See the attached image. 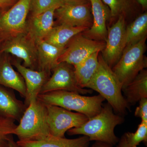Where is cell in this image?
<instances>
[{
  "label": "cell",
  "mask_w": 147,
  "mask_h": 147,
  "mask_svg": "<svg viewBox=\"0 0 147 147\" xmlns=\"http://www.w3.org/2000/svg\"><path fill=\"white\" fill-rule=\"evenodd\" d=\"M64 3L63 0H31L29 13L30 16L38 15L53 7L58 8Z\"/></svg>",
  "instance_id": "484cf974"
},
{
  "label": "cell",
  "mask_w": 147,
  "mask_h": 147,
  "mask_svg": "<svg viewBox=\"0 0 147 147\" xmlns=\"http://www.w3.org/2000/svg\"><path fill=\"white\" fill-rule=\"evenodd\" d=\"M126 20L120 16L112 26L108 27L105 46L102 57L108 65L113 68L118 61L126 47Z\"/></svg>",
  "instance_id": "7c38bea8"
},
{
  "label": "cell",
  "mask_w": 147,
  "mask_h": 147,
  "mask_svg": "<svg viewBox=\"0 0 147 147\" xmlns=\"http://www.w3.org/2000/svg\"><path fill=\"white\" fill-rule=\"evenodd\" d=\"M110 11L111 20H117L119 17L127 18L135 14L140 6L136 0H102Z\"/></svg>",
  "instance_id": "603a6c76"
},
{
  "label": "cell",
  "mask_w": 147,
  "mask_h": 147,
  "mask_svg": "<svg viewBox=\"0 0 147 147\" xmlns=\"http://www.w3.org/2000/svg\"><path fill=\"white\" fill-rule=\"evenodd\" d=\"M52 71L53 74L43 85L39 94L58 90L73 92L82 95L92 93V90L79 86L73 65L60 63Z\"/></svg>",
  "instance_id": "30bf717a"
},
{
  "label": "cell",
  "mask_w": 147,
  "mask_h": 147,
  "mask_svg": "<svg viewBox=\"0 0 147 147\" xmlns=\"http://www.w3.org/2000/svg\"><path fill=\"white\" fill-rule=\"evenodd\" d=\"M38 53V70L51 74L53 68L58 64V60L64 48L57 47L44 40L36 43Z\"/></svg>",
  "instance_id": "d6986e66"
},
{
  "label": "cell",
  "mask_w": 147,
  "mask_h": 147,
  "mask_svg": "<svg viewBox=\"0 0 147 147\" xmlns=\"http://www.w3.org/2000/svg\"><path fill=\"white\" fill-rule=\"evenodd\" d=\"M53 7L43 13L30 16L27 21V34L36 43L44 40L54 27L55 11Z\"/></svg>",
  "instance_id": "9a60e30c"
},
{
  "label": "cell",
  "mask_w": 147,
  "mask_h": 147,
  "mask_svg": "<svg viewBox=\"0 0 147 147\" xmlns=\"http://www.w3.org/2000/svg\"><path fill=\"white\" fill-rule=\"evenodd\" d=\"M64 2H87L89 0H63Z\"/></svg>",
  "instance_id": "836d02e7"
},
{
  "label": "cell",
  "mask_w": 147,
  "mask_h": 147,
  "mask_svg": "<svg viewBox=\"0 0 147 147\" xmlns=\"http://www.w3.org/2000/svg\"><path fill=\"white\" fill-rule=\"evenodd\" d=\"M100 52L93 53L81 63L74 66L79 86L86 88L87 84L94 75L98 65Z\"/></svg>",
  "instance_id": "7402d4cb"
},
{
  "label": "cell",
  "mask_w": 147,
  "mask_h": 147,
  "mask_svg": "<svg viewBox=\"0 0 147 147\" xmlns=\"http://www.w3.org/2000/svg\"><path fill=\"white\" fill-rule=\"evenodd\" d=\"M127 142L129 147H137L141 142L147 144V121H142L134 133H125Z\"/></svg>",
  "instance_id": "d4e9b609"
},
{
  "label": "cell",
  "mask_w": 147,
  "mask_h": 147,
  "mask_svg": "<svg viewBox=\"0 0 147 147\" xmlns=\"http://www.w3.org/2000/svg\"><path fill=\"white\" fill-rule=\"evenodd\" d=\"M98 92L113 108L114 112L123 116L129 105L123 95L122 87L112 68L100 55L98 65L94 75L87 84L86 88Z\"/></svg>",
  "instance_id": "7a4b0ae2"
},
{
  "label": "cell",
  "mask_w": 147,
  "mask_h": 147,
  "mask_svg": "<svg viewBox=\"0 0 147 147\" xmlns=\"http://www.w3.org/2000/svg\"><path fill=\"white\" fill-rule=\"evenodd\" d=\"M37 99L46 105H56L70 111L82 113L91 118L100 113L105 99L100 94L84 96L64 90L48 92L38 94Z\"/></svg>",
  "instance_id": "3957f363"
},
{
  "label": "cell",
  "mask_w": 147,
  "mask_h": 147,
  "mask_svg": "<svg viewBox=\"0 0 147 147\" xmlns=\"http://www.w3.org/2000/svg\"><path fill=\"white\" fill-rule=\"evenodd\" d=\"M87 30V28L84 27H71L60 24L53 27L44 40L57 47L64 48L73 37Z\"/></svg>",
  "instance_id": "44dd1931"
},
{
  "label": "cell",
  "mask_w": 147,
  "mask_h": 147,
  "mask_svg": "<svg viewBox=\"0 0 147 147\" xmlns=\"http://www.w3.org/2000/svg\"><path fill=\"white\" fill-rule=\"evenodd\" d=\"M19 123L13 131L18 141H38L51 135L46 105L37 98L30 102Z\"/></svg>",
  "instance_id": "277c9868"
},
{
  "label": "cell",
  "mask_w": 147,
  "mask_h": 147,
  "mask_svg": "<svg viewBox=\"0 0 147 147\" xmlns=\"http://www.w3.org/2000/svg\"><path fill=\"white\" fill-rule=\"evenodd\" d=\"M139 5L141 6L142 9L146 10L147 8V0H136Z\"/></svg>",
  "instance_id": "1f68e13d"
},
{
  "label": "cell",
  "mask_w": 147,
  "mask_h": 147,
  "mask_svg": "<svg viewBox=\"0 0 147 147\" xmlns=\"http://www.w3.org/2000/svg\"><path fill=\"white\" fill-rule=\"evenodd\" d=\"M139 102V105L135 110L134 115L140 118L142 121H147V98H142Z\"/></svg>",
  "instance_id": "83f0119b"
},
{
  "label": "cell",
  "mask_w": 147,
  "mask_h": 147,
  "mask_svg": "<svg viewBox=\"0 0 147 147\" xmlns=\"http://www.w3.org/2000/svg\"><path fill=\"white\" fill-rule=\"evenodd\" d=\"M5 10H4V9H3L0 8V15L3 12L5 11Z\"/></svg>",
  "instance_id": "e575fe53"
},
{
  "label": "cell",
  "mask_w": 147,
  "mask_h": 147,
  "mask_svg": "<svg viewBox=\"0 0 147 147\" xmlns=\"http://www.w3.org/2000/svg\"><path fill=\"white\" fill-rule=\"evenodd\" d=\"M7 147H20L17 144V142H15L13 140V137L11 138L9 142Z\"/></svg>",
  "instance_id": "d6a6232c"
},
{
  "label": "cell",
  "mask_w": 147,
  "mask_h": 147,
  "mask_svg": "<svg viewBox=\"0 0 147 147\" xmlns=\"http://www.w3.org/2000/svg\"><path fill=\"white\" fill-rule=\"evenodd\" d=\"M27 108L24 102L16 98L13 90L0 86V117L19 122Z\"/></svg>",
  "instance_id": "e0dca14e"
},
{
  "label": "cell",
  "mask_w": 147,
  "mask_h": 147,
  "mask_svg": "<svg viewBox=\"0 0 147 147\" xmlns=\"http://www.w3.org/2000/svg\"><path fill=\"white\" fill-rule=\"evenodd\" d=\"M105 46V42L87 38L80 33L69 41L58 59V63L65 62L74 66L93 53L102 52Z\"/></svg>",
  "instance_id": "52a82bcc"
},
{
  "label": "cell",
  "mask_w": 147,
  "mask_h": 147,
  "mask_svg": "<svg viewBox=\"0 0 147 147\" xmlns=\"http://www.w3.org/2000/svg\"><path fill=\"white\" fill-rule=\"evenodd\" d=\"M147 12L139 15L125 30L126 46L133 45L147 37Z\"/></svg>",
  "instance_id": "cb8c5ba5"
},
{
  "label": "cell",
  "mask_w": 147,
  "mask_h": 147,
  "mask_svg": "<svg viewBox=\"0 0 147 147\" xmlns=\"http://www.w3.org/2000/svg\"><path fill=\"white\" fill-rule=\"evenodd\" d=\"M91 147H114L113 146L100 142H96Z\"/></svg>",
  "instance_id": "4dcf8cb0"
},
{
  "label": "cell",
  "mask_w": 147,
  "mask_h": 147,
  "mask_svg": "<svg viewBox=\"0 0 147 147\" xmlns=\"http://www.w3.org/2000/svg\"><path fill=\"white\" fill-rule=\"evenodd\" d=\"M47 121L50 134L59 137H65L69 129L78 127L88 120L87 116L74 113L56 105H46Z\"/></svg>",
  "instance_id": "ba28073f"
},
{
  "label": "cell",
  "mask_w": 147,
  "mask_h": 147,
  "mask_svg": "<svg viewBox=\"0 0 147 147\" xmlns=\"http://www.w3.org/2000/svg\"><path fill=\"white\" fill-rule=\"evenodd\" d=\"M91 7L93 24L90 28L82 32L89 39L105 42L108 29L106 22L110 19V11L102 0H89Z\"/></svg>",
  "instance_id": "4fadbf2b"
},
{
  "label": "cell",
  "mask_w": 147,
  "mask_h": 147,
  "mask_svg": "<svg viewBox=\"0 0 147 147\" xmlns=\"http://www.w3.org/2000/svg\"><path fill=\"white\" fill-rule=\"evenodd\" d=\"M31 0H18L0 15V43L26 31L27 18Z\"/></svg>",
  "instance_id": "8992f818"
},
{
  "label": "cell",
  "mask_w": 147,
  "mask_h": 147,
  "mask_svg": "<svg viewBox=\"0 0 147 147\" xmlns=\"http://www.w3.org/2000/svg\"><path fill=\"white\" fill-rule=\"evenodd\" d=\"M18 0H0V8L7 10L10 8Z\"/></svg>",
  "instance_id": "f1b7e54d"
},
{
  "label": "cell",
  "mask_w": 147,
  "mask_h": 147,
  "mask_svg": "<svg viewBox=\"0 0 147 147\" xmlns=\"http://www.w3.org/2000/svg\"><path fill=\"white\" fill-rule=\"evenodd\" d=\"M12 65L24 79L26 88L24 103L28 107L32 100L37 99L43 85L50 78V74L45 71L28 68L16 60L13 61Z\"/></svg>",
  "instance_id": "5bb4252c"
},
{
  "label": "cell",
  "mask_w": 147,
  "mask_h": 147,
  "mask_svg": "<svg viewBox=\"0 0 147 147\" xmlns=\"http://www.w3.org/2000/svg\"><path fill=\"white\" fill-rule=\"evenodd\" d=\"M117 144V147H129L127 144L124 134H123L121 137Z\"/></svg>",
  "instance_id": "f546056e"
},
{
  "label": "cell",
  "mask_w": 147,
  "mask_h": 147,
  "mask_svg": "<svg viewBox=\"0 0 147 147\" xmlns=\"http://www.w3.org/2000/svg\"><path fill=\"white\" fill-rule=\"evenodd\" d=\"M128 105H134L147 98V70L140 71L134 79L122 90Z\"/></svg>",
  "instance_id": "ffe728a7"
},
{
  "label": "cell",
  "mask_w": 147,
  "mask_h": 147,
  "mask_svg": "<svg viewBox=\"0 0 147 147\" xmlns=\"http://www.w3.org/2000/svg\"><path fill=\"white\" fill-rule=\"evenodd\" d=\"M0 86L15 90L25 98L26 88L24 79L13 69L10 58L5 53L0 54Z\"/></svg>",
  "instance_id": "2e32d148"
},
{
  "label": "cell",
  "mask_w": 147,
  "mask_h": 147,
  "mask_svg": "<svg viewBox=\"0 0 147 147\" xmlns=\"http://www.w3.org/2000/svg\"><path fill=\"white\" fill-rule=\"evenodd\" d=\"M11 54L24 61V66L38 70L36 43L27 34H20L0 43V54Z\"/></svg>",
  "instance_id": "9c48e42d"
},
{
  "label": "cell",
  "mask_w": 147,
  "mask_h": 147,
  "mask_svg": "<svg viewBox=\"0 0 147 147\" xmlns=\"http://www.w3.org/2000/svg\"><path fill=\"white\" fill-rule=\"evenodd\" d=\"M146 39L145 38L135 44L126 46L118 61L112 68L122 89L140 71L146 68L147 58L144 55Z\"/></svg>",
  "instance_id": "5b68a950"
},
{
  "label": "cell",
  "mask_w": 147,
  "mask_h": 147,
  "mask_svg": "<svg viewBox=\"0 0 147 147\" xmlns=\"http://www.w3.org/2000/svg\"><path fill=\"white\" fill-rule=\"evenodd\" d=\"M124 121L123 116L115 114L112 106L107 103L102 106L97 115L81 126L69 129L67 133L69 136L84 135L88 137L90 142H104L114 146L119 141L115 134V127Z\"/></svg>",
  "instance_id": "6da1fadb"
},
{
  "label": "cell",
  "mask_w": 147,
  "mask_h": 147,
  "mask_svg": "<svg viewBox=\"0 0 147 147\" xmlns=\"http://www.w3.org/2000/svg\"><path fill=\"white\" fill-rule=\"evenodd\" d=\"M88 137L83 135L75 139L55 137L51 135L38 141H17L20 147H89Z\"/></svg>",
  "instance_id": "ac0fdd59"
},
{
  "label": "cell",
  "mask_w": 147,
  "mask_h": 147,
  "mask_svg": "<svg viewBox=\"0 0 147 147\" xmlns=\"http://www.w3.org/2000/svg\"><path fill=\"white\" fill-rule=\"evenodd\" d=\"M16 126L13 120L0 117V147H8Z\"/></svg>",
  "instance_id": "4316f807"
},
{
  "label": "cell",
  "mask_w": 147,
  "mask_h": 147,
  "mask_svg": "<svg viewBox=\"0 0 147 147\" xmlns=\"http://www.w3.org/2000/svg\"><path fill=\"white\" fill-rule=\"evenodd\" d=\"M55 16L60 24L88 29L93 24L90 2H64L55 11Z\"/></svg>",
  "instance_id": "8fae6325"
}]
</instances>
